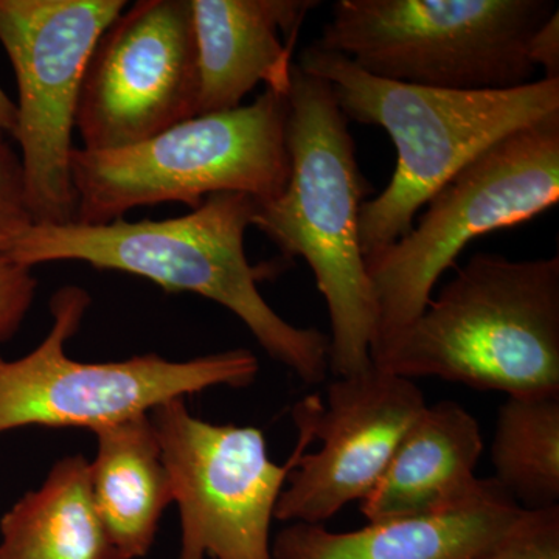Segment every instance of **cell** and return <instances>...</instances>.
Wrapping results in <instances>:
<instances>
[{"instance_id":"8992f818","label":"cell","mask_w":559,"mask_h":559,"mask_svg":"<svg viewBox=\"0 0 559 559\" xmlns=\"http://www.w3.org/2000/svg\"><path fill=\"white\" fill-rule=\"evenodd\" d=\"M551 0H337L316 40L370 75L444 91L532 83L533 36Z\"/></svg>"},{"instance_id":"2e32d148","label":"cell","mask_w":559,"mask_h":559,"mask_svg":"<svg viewBox=\"0 0 559 559\" xmlns=\"http://www.w3.org/2000/svg\"><path fill=\"white\" fill-rule=\"evenodd\" d=\"M92 498L123 559L145 558L164 511L175 503L170 473L150 414L94 432Z\"/></svg>"},{"instance_id":"9a60e30c","label":"cell","mask_w":559,"mask_h":559,"mask_svg":"<svg viewBox=\"0 0 559 559\" xmlns=\"http://www.w3.org/2000/svg\"><path fill=\"white\" fill-rule=\"evenodd\" d=\"M484 452L477 419L454 401L426 404L377 487L360 500L369 524L443 513L484 487L476 466Z\"/></svg>"},{"instance_id":"5b68a950","label":"cell","mask_w":559,"mask_h":559,"mask_svg":"<svg viewBox=\"0 0 559 559\" xmlns=\"http://www.w3.org/2000/svg\"><path fill=\"white\" fill-rule=\"evenodd\" d=\"M286 119L288 95L266 90L250 105L180 121L132 146L73 148L75 223L103 226L168 201L194 210L216 193L275 200L290 171Z\"/></svg>"},{"instance_id":"ba28073f","label":"cell","mask_w":559,"mask_h":559,"mask_svg":"<svg viewBox=\"0 0 559 559\" xmlns=\"http://www.w3.org/2000/svg\"><path fill=\"white\" fill-rule=\"evenodd\" d=\"M90 307V294L79 286L57 290L50 331L38 347L14 360L0 355V433L25 426L94 433L168 401L212 388H248L257 380L259 359L246 348L189 360L156 353L112 362L72 359L66 344L79 333Z\"/></svg>"},{"instance_id":"603a6c76","label":"cell","mask_w":559,"mask_h":559,"mask_svg":"<svg viewBox=\"0 0 559 559\" xmlns=\"http://www.w3.org/2000/svg\"><path fill=\"white\" fill-rule=\"evenodd\" d=\"M17 127L16 103L11 100L9 95L0 87V140H5L7 135L13 138Z\"/></svg>"},{"instance_id":"44dd1931","label":"cell","mask_w":559,"mask_h":559,"mask_svg":"<svg viewBox=\"0 0 559 559\" xmlns=\"http://www.w3.org/2000/svg\"><path fill=\"white\" fill-rule=\"evenodd\" d=\"M38 280L31 267L0 257V344L16 336L35 300Z\"/></svg>"},{"instance_id":"7c38bea8","label":"cell","mask_w":559,"mask_h":559,"mask_svg":"<svg viewBox=\"0 0 559 559\" xmlns=\"http://www.w3.org/2000/svg\"><path fill=\"white\" fill-rule=\"evenodd\" d=\"M307 399L318 452H304L275 507V520L323 524L377 487L400 441L426 407L417 382L377 367Z\"/></svg>"},{"instance_id":"8fae6325","label":"cell","mask_w":559,"mask_h":559,"mask_svg":"<svg viewBox=\"0 0 559 559\" xmlns=\"http://www.w3.org/2000/svg\"><path fill=\"white\" fill-rule=\"evenodd\" d=\"M198 97L191 0H140L95 44L75 128L84 150L124 148L197 117Z\"/></svg>"},{"instance_id":"3957f363","label":"cell","mask_w":559,"mask_h":559,"mask_svg":"<svg viewBox=\"0 0 559 559\" xmlns=\"http://www.w3.org/2000/svg\"><path fill=\"white\" fill-rule=\"evenodd\" d=\"M297 66L330 84L348 121L380 127L395 143L389 186L360 207L364 259L406 237L419 209L499 140L559 114V80L506 91L432 90L370 75L314 43Z\"/></svg>"},{"instance_id":"e0dca14e","label":"cell","mask_w":559,"mask_h":559,"mask_svg":"<svg viewBox=\"0 0 559 559\" xmlns=\"http://www.w3.org/2000/svg\"><path fill=\"white\" fill-rule=\"evenodd\" d=\"M0 559H123L103 524L81 454L58 460L0 520Z\"/></svg>"},{"instance_id":"7402d4cb","label":"cell","mask_w":559,"mask_h":559,"mask_svg":"<svg viewBox=\"0 0 559 559\" xmlns=\"http://www.w3.org/2000/svg\"><path fill=\"white\" fill-rule=\"evenodd\" d=\"M530 58L535 68L546 69L544 79L559 80V20L555 13L533 36Z\"/></svg>"},{"instance_id":"ac0fdd59","label":"cell","mask_w":559,"mask_h":559,"mask_svg":"<svg viewBox=\"0 0 559 559\" xmlns=\"http://www.w3.org/2000/svg\"><path fill=\"white\" fill-rule=\"evenodd\" d=\"M491 460L500 487L527 511L559 507V392L509 396Z\"/></svg>"},{"instance_id":"30bf717a","label":"cell","mask_w":559,"mask_h":559,"mask_svg":"<svg viewBox=\"0 0 559 559\" xmlns=\"http://www.w3.org/2000/svg\"><path fill=\"white\" fill-rule=\"evenodd\" d=\"M124 0H0V44L16 75L13 139L36 224L75 223L72 132L84 70Z\"/></svg>"},{"instance_id":"4fadbf2b","label":"cell","mask_w":559,"mask_h":559,"mask_svg":"<svg viewBox=\"0 0 559 559\" xmlns=\"http://www.w3.org/2000/svg\"><path fill=\"white\" fill-rule=\"evenodd\" d=\"M316 0H191L200 97L197 116L240 108L260 83L288 95L294 46Z\"/></svg>"},{"instance_id":"d6986e66","label":"cell","mask_w":559,"mask_h":559,"mask_svg":"<svg viewBox=\"0 0 559 559\" xmlns=\"http://www.w3.org/2000/svg\"><path fill=\"white\" fill-rule=\"evenodd\" d=\"M471 559H559V507L525 510L502 539Z\"/></svg>"},{"instance_id":"6da1fadb","label":"cell","mask_w":559,"mask_h":559,"mask_svg":"<svg viewBox=\"0 0 559 559\" xmlns=\"http://www.w3.org/2000/svg\"><path fill=\"white\" fill-rule=\"evenodd\" d=\"M257 205L249 194L216 193L179 218L33 224L3 257L31 270L50 261H84L150 280L168 293L198 294L234 312L260 347L305 384H320L330 373L329 336L290 325L272 310L259 289L272 267L252 266L246 257L245 235Z\"/></svg>"},{"instance_id":"9c48e42d","label":"cell","mask_w":559,"mask_h":559,"mask_svg":"<svg viewBox=\"0 0 559 559\" xmlns=\"http://www.w3.org/2000/svg\"><path fill=\"white\" fill-rule=\"evenodd\" d=\"M180 514L176 559H272L271 524L290 471L314 440L307 400L293 412L299 443L283 465L252 426L213 425L186 399L150 412Z\"/></svg>"},{"instance_id":"277c9868","label":"cell","mask_w":559,"mask_h":559,"mask_svg":"<svg viewBox=\"0 0 559 559\" xmlns=\"http://www.w3.org/2000/svg\"><path fill=\"white\" fill-rule=\"evenodd\" d=\"M371 360L412 381L440 378L509 396L559 392V257L474 253Z\"/></svg>"},{"instance_id":"ffe728a7","label":"cell","mask_w":559,"mask_h":559,"mask_svg":"<svg viewBox=\"0 0 559 559\" xmlns=\"http://www.w3.org/2000/svg\"><path fill=\"white\" fill-rule=\"evenodd\" d=\"M35 223L21 156L0 140V257Z\"/></svg>"},{"instance_id":"5bb4252c","label":"cell","mask_w":559,"mask_h":559,"mask_svg":"<svg viewBox=\"0 0 559 559\" xmlns=\"http://www.w3.org/2000/svg\"><path fill=\"white\" fill-rule=\"evenodd\" d=\"M525 510L495 479L443 513L334 533L293 522L272 540V559H471L495 546Z\"/></svg>"},{"instance_id":"52a82bcc","label":"cell","mask_w":559,"mask_h":559,"mask_svg":"<svg viewBox=\"0 0 559 559\" xmlns=\"http://www.w3.org/2000/svg\"><path fill=\"white\" fill-rule=\"evenodd\" d=\"M558 201L555 114L481 153L426 204L406 237L366 259L377 308L371 355L421 316L437 282L471 241L533 219Z\"/></svg>"},{"instance_id":"7a4b0ae2","label":"cell","mask_w":559,"mask_h":559,"mask_svg":"<svg viewBox=\"0 0 559 559\" xmlns=\"http://www.w3.org/2000/svg\"><path fill=\"white\" fill-rule=\"evenodd\" d=\"M326 81L294 64L286 148L289 179L275 200L259 202L252 226L314 274L329 308V369L336 378L373 367L377 308L360 249L359 213L369 186L355 140Z\"/></svg>"}]
</instances>
